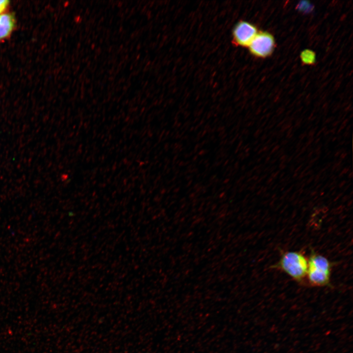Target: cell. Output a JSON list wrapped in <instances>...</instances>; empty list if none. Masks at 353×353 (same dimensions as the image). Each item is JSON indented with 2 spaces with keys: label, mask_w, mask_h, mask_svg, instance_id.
I'll return each instance as SVG.
<instances>
[{
  "label": "cell",
  "mask_w": 353,
  "mask_h": 353,
  "mask_svg": "<svg viewBox=\"0 0 353 353\" xmlns=\"http://www.w3.org/2000/svg\"><path fill=\"white\" fill-rule=\"evenodd\" d=\"M308 259L301 252H283L278 261L272 267L281 270L299 283L306 277Z\"/></svg>",
  "instance_id": "1"
},
{
  "label": "cell",
  "mask_w": 353,
  "mask_h": 353,
  "mask_svg": "<svg viewBox=\"0 0 353 353\" xmlns=\"http://www.w3.org/2000/svg\"><path fill=\"white\" fill-rule=\"evenodd\" d=\"M332 263L324 256L312 251L308 259L306 277L313 286H330Z\"/></svg>",
  "instance_id": "2"
},
{
  "label": "cell",
  "mask_w": 353,
  "mask_h": 353,
  "mask_svg": "<svg viewBox=\"0 0 353 353\" xmlns=\"http://www.w3.org/2000/svg\"><path fill=\"white\" fill-rule=\"evenodd\" d=\"M275 45V39L271 34L266 31H260L257 33L248 47L252 55L266 57L272 53Z\"/></svg>",
  "instance_id": "3"
},
{
  "label": "cell",
  "mask_w": 353,
  "mask_h": 353,
  "mask_svg": "<svg viewBox=\"0 0 353 353\" xmlns=\"http://www.w3.org/2000/svg\"><path fill=\"white\" fill-rule=\"evenodd\" d=\"M257 32V28L253 24L241 21L236 24L233 29V42L241 47H249Z\"/></svg>",
  "instance_id": "4"
},
{
  "label": "cell",
  "mask_w": 353,
  "mask_h": 353,
  "mask_svg": "<svg viewBox=\"0 0 353 353\" xmlns=\"http://www.w3.org/2000/svg\"><path fill=\"white\" fill-rule=\"evenodd\" d=\"M15 20L11 14H0V39L8 37L15 27Z\"/></svg>",
  "instance_id": "5"
},
{
  "label": "cell",
  "mask_w": 353,
  "mask_h": 353,
  "mask_svg": "<svg viewBox=\"0 0 353 353\" xmlns=\"http://www.w3.org/2000/svg\"><path fill=\"white\" fill-rule=\"evenodd\" d=\"M300 57L303 63L305 64H313L316 61L315 53L310 50L306 49L302 51Z\"/></svg>",
  "instance_id": "6"
},
{
  "label": "cell",
  "mask_w": 353,
  "mask_h": 353,
  "mask_svg": "<svg viewBox=\"0 0 353 353\" xmlns=\"http://www.w3.org/2000/svg\"><path fill=\"white\" fill-rule=\"evenodd\" d=\"M9 4V1L7 0H0V14L5 11Z\"/></svg>",
  "instance_id": "7"
}]
</instances>
